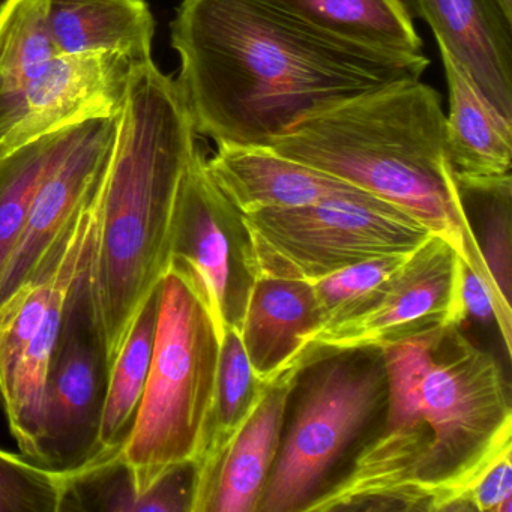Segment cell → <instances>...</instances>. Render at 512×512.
<instances>
[{
    "label": "cell",
    "mask_w": 512,
    "mask_h": 512,
    "mask_svg": "<svg viewBox=\"0 0 512 512\" xmlns=\"http://www.w3.org/2000/svg\"><path fill=\"white\" fill-rule=\"evenodd\" d=\"M305 31L352 49L422 52V41L400 0H256Z\"/></svg>",
    "instance_id": "18"
},
{
    "label": "cell",
    "mask_w": 512,
    "mask_h": 512,
    "mask_svg": "<svg viewBox=\"0 0 512 512\" xmlns=\"http://www.w3.org/2000/svg\"><path fill=\"white\" fill-rule=\"evenodd\" d=\"M416 407L431 430L419 475L425 511H466L488 469L512 454L509 386L496 359L460 332H436L422 355Z\"/></svg>",
    "instance_id": "4"
},
{
    "label": "cell",
    "mask_w": 512,
    "mask_h": 512,
    "mask_svg": "<svg viewBox=\"0 0 512 512\" xmlns=\"http://www.w3.org/2000/svg\"><path fill=\"white\" fill-rule=\"evenodd\" d=\"M295 383L296 379L283 380L269 386L224 454L196 512H259Z\"/></svg>",
    "instance_id": "17"
},
{
    "label": "cell",
    "mask_w": 512,
    "mask_h": 512,
    "mask_svg": "<svg viewBox=\"0 0 512 512\" xmlns=\"http://www.w3.org/2000/svg\"><path fill=\"white\" fill-rule=\"evenodd\" d=\"M217 146V154L208 158L209 175L242 215L338 197L371 196L263 146Z\"/></svg>",
    "instance_id": "15"
},
{
    "label": "cell",
    "mask_w": 512,
    "mask_h": 512,
    "mask_svg": "<svg viewBox=\"0 0 512 512\" xmlns=\"http://www.w3.org/2000/svg\"><path fill=\"white\" fill-rule=\"evenodd\" d=\"M461 298L467 317L472 316L481 322H494L499 325L500 311L496 295L482 280L481 275L476 274L464 262L461 271Z\"/></svg>",
    "instance_id": "30"
},
{
    "label": "cell",
    "mask_w": 512,
    "mask_h": 512,
    "mask_svg": "<svg viewBox=\"0 0 512 512\" xmlns=\"http://www.w3.org/2000/svg\"><path fill=\"white\" fill-rule=\"evenodd\" d=\"M497 4L502 8L505 16L512 20V0H497Z\"/></svg>",
    "instance_id": "31"
},
{
    "label": "cell",
    "mask_w": 512,
    "mask_h": 512,
    "mask_svg": "<svg viewBox=\"0 0 512 512\" xmlns=\"http://www.w3.org/2000/svg\"><path fill=\"white\" fill-rule=\"evenodd\" d=\"M65 475L61 512H175L181 505V488L170 478L140 494L122 448L98 455Z\"/></svg>",
    "instance_id": "25"
},
{
    "label": "cell",
    "mask_w": 512,
    "mask_h": 512,
    "mask_svg": "<svg viewBox=\"0 0 512 512\" xmlns=\"http://www.w3.org/2000/svg\"><path fill=\"white\" fill-rule=\"evenodd\" d=\"M461 202L478 212L481 221L479 253L494 290L506 310L511 311L512 275V175L496 178L455 176Z\"/></svg>",
    "instance_id": "26"
},
{
    "label": "cell",
    "mask_w": 512,
    "mask_h": 512,
    "mask_svg": "<svg viewBox=\"0 0 512 512\" xmlns=\"http://www.w3.org/2000/svg\"><path fill=\"white\" fill-rule=\"evenodd\" d=\"M386 397L382 350L335 353L305 367L259 512H307L382 422Z\"/></svg>",
    "instance_id": "6"
},
{
    "label": "cell",
    "mask_w": 512,
    "mask_h": 512,
    "mask_svg": "<svg viewBox=\"0 0 512 512\" xmlns=\"http://www.w3.org/2000/svg\"><path fill=\"white\" fill-rule=\"evenodd\" d=\"M322 322L310 281L256 278L239 331L254 377L265 386L274 385L302 338Z\"/></svg>",
    "instance_id": "16"
},
{
    "label": "cell",
    "mask_w": 512,
    "mask_h": 512,
    "mask_svg": "<svg viewBox=\"0 0 512 512\" xmlns=\"http://www.w3.org/2000/svg\"><path fill=\"white\" fill-rule=\"evenodd\" d=\"M67 475L0 449V512H61Z\"/></svg>",
    "instance_id": "27"
},
{
    "label": "cell",
    "mask_w": 512,
    "mask_h": 512,
    "mask_svg": "<svg viewBox=\"0 0 512 512\" xmlns=\"http://www.w3.org/2000/svg\"><path fill=\"white\" fill-rule=\"evenodd\" d=\"M463 259L431 235L403 268L340 317L302 338L280 379H296L313 362L350 350H382L467 319L461 298Z\"/></svg>",
    "instance_id": "8"
},
{
    "label": "cell",
    "mask_w": 512,
    "mask_h": 512,
    "mask_svg": "<svg viewBox=\"0 0 512 512\" xmlns=\"http://www.w3.org/2000/svg\"><path fill=\"white\" fill-rule=\"evenodd\" d=\"M170 266L199 289L220 340L229 326L241 331L254 283L247 230L241 212L209 175L200 148L182 182Z\"/></svg>",
    "instance_id": "10"
},
{
    "label": "cell",
    "mask_w": 512,
    "mask_h": 512,
    "mask_svg": "<svg viewBox=\"0 0 512 512\" xmlns=\"http://www.w3.org/2000/svg\"><path fill=\"white\" fill-rule=\"evenodd\" d=\"M430 26L500 115L512 121V20L497 0H400Z\"/></svg>",
    "instance_id": "13"
},
{
    "label": "cell",
    "mask_w": 512,
    "mask_h": 512,
    "mask_svg": "<svg viewBox=\"0 0 512 512\" xmlns=\"http://www.w3.org/2000/svg\"><path fill=\"white\" fill-rule=\"evenodd\" d=\"M266 148L389 203L484 265L446 148L436 89L398 80L296 122Z\"/></svg>",
    "instance_id": "3"
},
{
    "label": "cell",
    "mask_w": 512,
    "mask_h": 512,
    "mask_svg": "<svg viewBox=\"0 0 512 512\" xmlns=\"http://www.w3.org/2000/svg\"><path fill=\"white\" fill-rule=\"evenodd\" d=\"M89 125L65 128L0 158V277L22 238L38 190Z\"/></svg>",
    "instance_id": "23"
},
{
    "label": "cell",
    "mask_w": 512,
    "mask_h": 512,
    "mask_svg": "<svg viewBox=\"0 0 512 512\" xmlns=\"http://www.w3.org/2000/svg\"><path fill=\"white\" fill-rule=\"evenodd\" d=\"M221 340L191 278L169 266L161 280L154 355L122 457L140 494L196 461L214 403Z\"/></svg>",
    "instance_id": "5"
},
{
    "label": "cell",
    "mask_w": 512,
    "mask_h": 512,
    "mask_svg": "<svg viewBox=\"0 0 512 512\" xmlns=\"http://www.w3.org/2000/svg\"><path fill=\"white\" fill-rule=\"evenodd\" d=\"M160 296L161 284L143 304L118 355L110 364L101 418V454L121 449L136 422L154 355Z\"/></svg>",
    "instance_id": "24"
},
{
    "label": "cell",
    "mask_w": 512,
    "mask_h": 512,
    "mask_svg": "<svg viewBox=\"0 0 512 512\" xmlns=\"http://www.w3.org/2000/svg\"><path fill=\"white\" fill-rule=\"evenodd\" d=\"M242 218L254 280H320L356 263L407 256L433 235L373 196L260 209Z\"/></svg>",
    "instance_id": "7"
},
{
    "label": "cell",
    "mask_w": 512,
    "mask_h": 512,
    "mask_svg": "<svg viewBox=\"0 0 512 512\" xmlns=\"http://www.w3.org/2000/svg\"><path fill=\"white\" fill-rule=\"evenodd\" d=\"M118 116L91 122L85 136L41 185L22 238L0 277V304L40 269L97 190L112 155Z\"/></svg>",
    "instance_id": "12"
},
{
    "label": "cell",
    "mask_w": 512,
    "mask_h": 512,
    "mask_svg": "<svg viewBox=\"0 0 512 512\" xmlns=\"http://www.w3.org/2000/svg\"><path fill=\"white\" fill-rule=\"evenodd\" d=\"M197 136L176 80L152 58L137 65L98 187L89 260L109 364L169 269L179 194L199 149Z\"/></svg>",
    "instance_id": "2"
},
{
    "label": "cell",
    "mask_w": 512,
    "mask_h": 512,
    "mask_svg": "<svg viewBox=\"0 0 512 512\" xmlns=\"http://www.w3.org/2000/svg\"><path fill=\"white\" fill-rule=\"evenodd\" d=\"M268 388L254 377L242 346L241 332L229 326L221 340L214 403L206 424L202 448L194 461L196 478L191 512H196L224 454L259 406Z\"/></svg>",
    "instance_id": "21"
},
{
    "label": "cell",
    "mask_w": 512,
    "mask_h": 512,
    "mask_svg": "<svg viewBox=\"0 0 512 512\" xmlns=\"http://www.w3.org/2000/svg\"><path fill=\"white\" fill-rule=\"evenodd\" d=\"M59 53L110 52L152 58L155 20L148 0H47Z\"/></svg>",
    "instance_id": "20"
},
{
    "label": "cell",
    "mask_w": 512,
    "mask_h": 512,
    "mask_svg": "<svg viewBox=\"0 0 512 512\" xmlns=\"http://www.w3.org/2000/svg\"><path fill=\"white\" fill-rule=\"evenodd\" d=\"M109 371L88 262L65 301L47 376L35 463L70 473L101 454L100 428Z\"/></svg>",
    "instance_id": "9"
},
{
    "label": "cell",
    "mask_w": 512,
    "mask_h": 512,
    "mask_svg": "<svg viewBox=\"0 0 512 512\" xmlns=\"http://www.w3.org/2000/svg\"><path fill=\"white\" fill-rule=\"evenodd\" d=\"M139 62L119 53H59L29 85L0 158L41 137L121 113Z\"/></svg>",
    "instance_id": "11"
},
{
    "label": "cell",
    "mask_w": 512,
    "mask_h": 512,
    "mask_svg": "<svg viewBox=\"0 0 512 512\" xmlns=\"http://www.w3.org/2000/svg\"><path fill=\"white\" fill-rule=\"evenodd\" d=\"M439 50L449 91L446 148L454 175L463 178L511 175L512 121L497 112L451 53L440 47Z\"/></svg>",
    "instance_id": "19"
},
{
    "label": "cell",
    "mask_w": 512,
    "mask_h": 512,
    "mask_svg": "<svg viewBox=\"0 0 512 512\" xmlns=\"http://www.w3.org/2000/svg\"><path fill=\"white\" fill-rule=\"evenodd\" d=\"M466 511L512 512L511 455L494 464L473 485L466 497Z\"/></svg>",
    "instance_id": "29"
},
{
    "label": "cell",
    "mask_w": 512,
    "mask_h": 512,
    "mask_svg": "<svg viewBox=\"0 0 512 512\" xmlns=\"http://www.w3.org/2000/svg\"><path fill=\"white\" fill-rule=\"evenodd\" d=\"M98 187L40 269L0 304V404L17 364L50 308L68 295L88 265L97 235Z\"/></svg>",
    "instance_id": "14"
},
{
    "label": "cell",
    "mask_w": 512,
    "mask_h": 512,
    "mask_svg": "<svg viewBox=\"0 0 512 512\" xmlns=\"http://www.w3.org/2000/svg\"><path fill=\"white\" fill-rule=\"evenodd\" d=\"M170 41L196 133L217 145L266 148L305 116L430 67L424 53L332 43L256 0H182Z\"/></svg>",
    "instance_id": "1"
},
{
    "label": "cell",
    "mask_w": 512,
    "mask_h": 512,
    "mask_svg": "<svg viewBox=\"0 0 512 512\" xmlns=\"http://www.w3.org/2000/svg\"><path fill=\"white\" fill-rule=\"evenodd\" d=\"M56 55L47 0L0 4V146L29 85Z\"/></svg>",
    "instance_id": "22"
},
{
    "label": "cell",
    "mask_w": 512,
    "mask_h": 512,
    "mask_svg": "<svg viewBox=\"0 0 512 512\" xmlns=\"http://www.w3.org/2000/svg\"><path fill=\"white\" fill-rule=\"evenodd\" d=\"M410 256L412 254L367 260L320 280L310 281L317 304L322 311V325L340 317L359 299L373 292L383 281L400 271Z\"/></svg>",
    "instance_id": "28"
}]
</instances>
